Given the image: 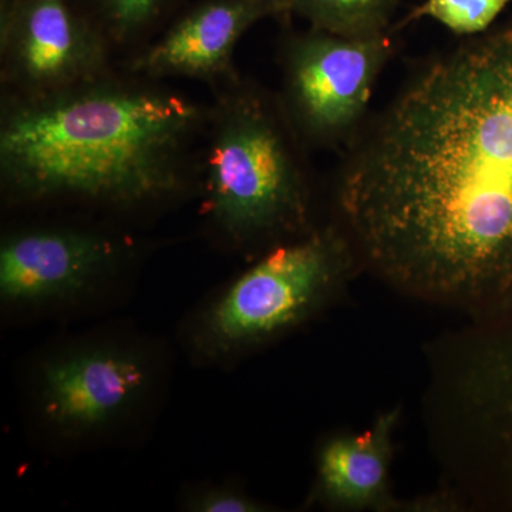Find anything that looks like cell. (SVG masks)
<instances>
[{
  "instance_id": "30bf717a",
  "label": "cell",
  "mask_w": 512,
  "mask_h": 512,
  "mask_svg": "<svg viewBox=\"0 0 512 512\" xmlns=\"http://www.w3.org/2000/svg\"><path fill=\"white\" fill-rule=\"evenodd\" d=\"M276 16L262 0H205L156 42L127 57L123 69L151 80H201L211 87L239 74L234 53L256 22Z\"/></svg>"
},
{
  "instance_id": "2e32d148",
  "label": "cell",
  "mask_w": 512,
  "mask_h": 512,
  "mask_svg": "<svg viewBox=\"0 0 512 512\" xmlns=\"http://www.w3.org/2000/svg\"><path fill=\"white\" fill-rule=\"evenodd\" d=\"M266 5L271 6L275 10L276 16L286 15V8H288V0H262Z\"/></svg>"
},
{
  "instance_id": "ba28073f",
  "label": "cell",
  "mask_w": 512,
  "mask_h": 512,
  "mask_svg": "<svg viewBox=\"0 0 512 512\" xmlns=\"http://www.w3.org/2000/svg\"><path fill=\"white\" fill-rule=\"evenodd\" d=\"M467 377L481 493L512 511V293L488 309Z\"/></svg>"
},
{
  "instance_id": "8992f818",
  "label": "cell",
  "mask_w": 512,
  "mask_h": 512,
  "mask_svg": "<svg viewBox=\"0 0 512 512\" xmlns=\"http://www.w3.org/2000/svg\"><path fill=\"white\" fill-rule=\"evenodd\" d=\"M114 53L70 0H0L3 94L40 97L113 72Z\"/></svg>"
},
{
  "instance_id": "277c9868",
  "label": "cell",
  "mask_w": 512,
  "mask_h": 512,
  "mask_svg": "<svg viewBox=\"0 0 512 512\" xmlns=\"http://www.w3.org/2000/svg\"><path fill=\"white\" fill-rule=\"evenodd\" d=\"M349 266L348 241L332 228L278 245L205 312L202 348L235 352L302 322L325 302Z\"/></svg>"
},
{
  "instance_id": "9c48e42d",
  "label": "cell",
  "mask_w": 512,
  "mask_h": 512,
  "mask_svg": "<svg viewBox=\"0 0 512 512\" xmlns=\"http://www.w3.org/2000/svg\"><path fill=\"white\" fill-rule=\"evenodd\" d=\"M150 380L143 357L130 350L83 349L46 363L40 410L67 433L100 429L128 412Z\"/></svg>"
},
{
  "instance_id": "7c38bea8",
  "label": "cell",
  "mask_w": 512,
  "mask_h": 512,
  "mask_svg": "<svg viewBox=\"0 0 512 512\" xmlns=\"http://www.w3.org/2000/svg\"><path fill=\"white\" fill-rule=\"evenodd\" d=\"M110 46L114 56L144 49L177 0H70Z\"/></svg>"
},
{
  "instance_id": "7a4b0ae2",
  "label": "cell",
  "mask_w": 512,
  "mask_h": 512,
  "mask_svg": "<svg viewBox=\"0 0 512 512\" xmlns=\"http://www.w3.org/2000/svg\"><path fill=\"white\" fill-rule=\"evenodd\" d=\"M210 106L114 69L40 97L2 96L0 184L15 204L133 211L200 185Z\"/></svg>"
},
{
  "instance_id": "3957f363",
  "label": "cell",
  "mask_w": 512,
  "mask_h": 512,
  "mask_svg": "<svg viewBox=\"0 0 512 512\" xmlns=\"http://www.w3.org/2000/svg\"><path fill=\"white\" fill-rule=\"evenodd\" d=\"M212 92L200 163L208 220L234 245L303 231V143L281 100L239 74Z\"/></svg>"
},
{
  "instance_id": "9a60e30c",
  "label": "cell",
  "mask_w": 512,
  "mask_h": 512,
  "mask_svg": "<svg viewBox=\"0 0 512 512\" xmlns=\"http://www.w3.org/2000/svg\"><path fill=\"white\" fill-rule=\"evenodd\" d=\"M192 510L201 512H255L259 505L244 495L232 491L217 490L195 498L191 504Z\"/></svg>"
},
{
  "instance_id": "5b68a950",
  "label": "cell",
  "mask_w": 512,
  "mask_h": 512,
  "mask_svg": "<svg viewBox=\"0 0 512 512\" xmlns=\"http://www.w3.org/2000/svg\"><path fill=\"white\" fill-rule=\"evenodd\" d=\"M392 35L342 36L309 26L285 40L279 100L303 146H338L357 133L393 56Z\"/></svg>"
},
{
  "instance_id": "8fae6325",
  "label": "cell",
  "mask_w": 512,
  "mask_h": 512,
  "mask_svg": "<svg viewBox=\"0 0 512 512\" xmlns=\"http://www.w3.org/2000/svg\"><path fill=\"white\" fill-rule=\"evenodd\" d=\"M397 413L380 416L356 436L338 437L319 456V484L323 494L345 507H367L382 498L387 487L392 433Z\"/></svg>"
},
{
  "instance_id": "4fadbf2b",
  "label": "cell",
  "mask_w": 512,
  "mask_h": 512,
  "mask_svg": "<svg viewBox=\"0 0 512 512\" xmlns=\"http://www.w3.org/2000/svg\"><path fill=\"white\" fill-rule=\"evenodd\" d=\"M399 0H288L286 15L336 35L366 37L392 32ZM393 33V32H392Z\"/></svg>"
},
{
  "instance_id": "6da1fadb",
  "label": "cell",
  "mask_w": 512,
  "mask_h": 512,
  "mask_svg": "<svg viewBox=\"0 0 512 512\" xmlns=\"http://www.w3.org/2000/svg\"><path fill=\"white\" fill-rule=\"evenodd\" d=\"M338 201L394 284L487 309L512 293V20L431 62L357 141Z\"/></svg>"
},
{
  "instance_id": "52a82bcc",
  "label": "cell",
  "mask_w": 512,
  "mask_h": 512,
  "mask_svg": "<svg viewBox=\"0 0 512 512\" xmlns=\"http://www.w3.org/2000/svg\"><path fill=\"white\" fill-rule=\"evenodd\" d=\"M123 254L120 241L89 229L12 232L0 245V296L8 305L69 301L109 275Z\"/></svg>"
},
{
  "instance_id": "5bb4252c",
  "label": "cell",
  "mask_w": 512,
  "mask_h": 512,
  "mask_svg": "<svg viewBox=\"0 0 512 512\" xmlns=\"http://www.w3.org/2000/svg\"><path fill=\"white\" fill-rule=\"evenodd\" d=\"M512 0H424L397 23L399 30L420 19H433L458 36L488 32Z\"/></svg>"
}]
</instances>
